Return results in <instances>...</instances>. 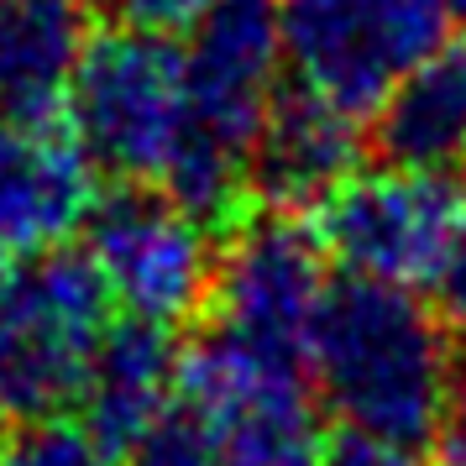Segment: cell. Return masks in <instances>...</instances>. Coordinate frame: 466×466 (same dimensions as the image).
<instances>
[{
	"instance_id": "cell-1",
	"label": "cell",
	"mask_w": 466,
	"mask_h": 466,
	"mask_svg": "<svg viewBox=\"0 0 466 466\" xmlns=\"http://www.w3.org/2000/svg\"><path fill=\"white\" fill-rule=\"evenodd\" d=\"M304 367L336 424L430 445L461 361L445 315L420 289L340 273L309 325Z\"/></svg>"
},
{
	"instance_id": "cell-2",
	"label": "cell",
	"mask_w": 466,
	"mask_h": 466,
	"mask_svg": "<svg viewBox=\"0 0 466 466\" xmlns=\"http://www.w3.org/2000/svg\"><path fill=\"white\" fill-rule=\"evenodd\" d=\"M184 121L157 189L173 194L205 226H226L252 205V152L283 89L278 0H210L184 32Z\"/></svg>"
},
{
	"instance_id": "cell-3",
	"label": "cell",
	"mask_w": 466,
	"mask_h": 466,
	"mask_svg": "<svg viewBox=\"0 0 466 466\" xmlns=\"http://www.w3.org/2000/svg\"><path fill=\"white\" fill-rule=\"evenodd\" d=\"M110 319L116 304L89 252L0 262V424L68 414Z\"/></svg>"
},
{
	"instance_id": "cell-4",
	"label": "cell",
	"mask_w": 466,
	"mask_h": 466,
	"mask_svg": "<svg viewBox=\"0 0 466 466\" xmlns=\"http://www.w3.org/2000/svg\"><path fill=\"white\" fill-rule=\"evenodd\" d=\"M64 121L89 168L116 184H157L184 121V53L173 37L110 26L85 43Z\"/></svg>"
},
{
	"instance_id": "cell-5",
	"label": "cell",
	"mask_w": 466,
	"mask_h": 466,
	"mask_svg": "<svg viewBox=\"0 0 466 466\" xmlns=\"http://www.w3.org/2000/svg\"><path fill=\"white\" fill-rule=\"evenodd\" d=\"M178 403L205 430L215 466H319L315 382L294 357L210 330L178 357Z\"/></svg>"
},
{
	"instance_id": "cell-6",
	"label": "cell",
	"mask_w": 466,
	"mask_h": 466,
	"mask_svg": "<svg viewBox=\"0 0 466 466\" xmlns=\"http://www.w3.org/2000/svg\"><path fill=\"white\" fill-rule=\"evenodd\" d=\"M85 236V252L106 283L116 315L178 330L199 309H210V226L157 184H116L106 199L95 194Z\"/></svg>"
},
{
	"instance_id": "cell-7",
	"label": "cell",
	"mask_w": 466,
	"mask_h": 466,
	"mask_svg": "<svg viewBox=\"0 0 466 466\" xmlns=\"http://www.w3.org/2000/svg\"><path fill=\"white\" fill-rule=\"evenodd\" d=\"M278 26L294 85L367 121L445 37V11L441 0H278Z\"/></svg>"
},
{
	"instance_id": "cell-8",
	"label": "cell",
	"mask_w": 466,
	"mask_h": 466,
	"mask_svg": "<svg viewBox=\"0 0 466 466\" xmlns=\"http://www.w3.org/2000/svg\"><path fill=\"white\" fill-rule=\"evenodd\" d=\"M466 194L456 178L420 168H357L346 184L319 199L315 236L330 268L351 278H378L399 289H430V278L441 268L451 231L461 220Z\"/></svg>"
},
{
	"instance_id": "cell-9",
	"label": "cell",
	"mask_w": 466,
	"mask_h": 466,
	"mask_svg": "<svg viewBox=\"0 0 466 466\" xmlns=\"http://www.w3.org/2000/svg\"><path fill=\"white\" fill-rule=\"evenodd\" d=\"M330 289V257L319 247L315 226L289 210L236 220L231 247L215 257V330L247 340L257 351L304 361L309 325Z\"/></svg>"
},
{
	"instance_id": "cell-10",
	"label": "cell",
	"mask_w": 466,
	"mask_h": 466,
	"mask_svg": "<svg viewBox=\"0 0 466 466\" xmlns=\"http://www.w3.org/2000/svg\"><path fill=\"white\" fill-rule=\"evenodd\" d=\"M95 210V168L74 137L0 121V262L68 247Z\"/></svg>"
},
{
	"instance_id": "cell-11",
	"label": "cell",
	"mask_w": 466,
	"mask_h": 466,
	"mask_svg": "<svg viewBox=\"0 0 466 466\" xmlns=\"http://www.w3.org/2000/svg\"><path fill=\"white\" fill-rule=\"evenodd\" d=\"M361 168V116L283 85L252 152V194L273 210H315Z\"/></svg>"
},
{
	"instance_id": "cell-12",
	"label": "cell",
	"mask_w": 466,
	"mask_h": 466,
	"mask_svg": "<svg viewBox=\"0 0 466 466\" xmlns=\"http://www.w3.org/2000/svg\"><path fill=\"white\" fill-rule=\"evenodd\" d=\"M178 403V351L173 330L147 319L116 315L89 357L85 388H79V420L100 435L110 456L127 451L147 424H157Z\"/></svg>"
},
{
	"instance_id": "cell-13",
	"label": "cell",
	"mask_w": 466,
	"mask_h": 466,
	"mask_svg": "<svg viewBox=\"0 0 466 466\" xmlns=\"http://www.w3.org/2000/svg\"><path fill=\"white\" fill-rule=\"evenodd\" d=\"M382 163L466 178V37L435 43L372 110Z\"/></svg>"
},
{
	"instance_id": "cell-14",
	"label": "cell",
	"mask_w": 466,
	"mask_h": 466,
	"mask_svg": "<svg viewBox=\"0 0 466 466\" xmlns=\"http://www.w3.org/2000/svg\"><path fill=\"white\" fill-rule=\"evenodd\" d=\"M85 43V0H0V121L53 127Z\"/></svg>"
},
{
	"instance_id": "cell-15",
	"label": "cell",
	"mask_w": 466,
	"mask_h": 466,
	"mask_svg": "<svg viewBox=\"0 0 466 466\" xmlns=\"http://www.w3.org/2000/svg\"><path fill=\"white\" fill-rule=\"evenodd\" d=\"M110 461L116 456L74 409L5 424V435H0V466H110Z\"/></svg>"
},
{
	"instance_id": "cell-16",
	"label": "cell",
	"mask_w": 466,
	"mask_h": 466,
	"mask_svg": "<svg viewBox=\"0 0 466 466\" xmlns=\"http://www.w3.org/2000/svg\"><path fill=\"white\" fill-rule=\"evenodd\" d=\"M110 466H215V451L205 441V430L194 424L184 403H173L157 424H147L127 451H116Z\"/></svg>"
},
{
	"instance_id": "cell-17",
	"label": "cell",
	"mask_w": 466,
	"mask_h": 466,
	"mask_svg": "<svg viewBox=\"0 0 466 466\" xmlns=\"http://www.w3.org/2000/svg\"><path fill=\"white\" fill-rule=\"evenodd\" d=\"M319 466H430V461H424V445L414 441L378 435V430H361V424H336V430H325Z\"/></svg>"
},
{
	"instance_id": "cell-18",
	"label": "cell",
	"mask_w": 466,
	"mask_h": 466,
	"mask_svg": "<svg viewBox=\"0 0 466 466\" xmlns=\"http://www.w3.org/2000/svg\"><path fill=\"white\" fill-rule=\"evenodd\" d=\"M110 11H116L121 26L157 32V37H184L210 11V0H110Z\"/></svg>"
},
{
	"instance_id": "cell-19",
	"label": "cell",
	"mask_w": 466,
	"mask_h": 466,
	"mask_svg": "<svg viewBox=\"0 0 466 466\" xmlns=\"http://www.w3.org/2000/svg\"><path fill=\"white\" fill-rule=\"evenodd\" d=\"M430 289H435V309L445 315V325L456 336H466V205H461L456 231H451V247H445L441 268L430 278Z\"/></svg>"
},
{
	"instance_id": "cell-20",
	"label": "cell",
	"mask_w": 466,
	"mask_h": 466,
	"mask_svg": "<svg viewBox=\"0 0 466 466\" xmlns=\"http://www.w3.org/2000/svg\"><path fill=\"white\" fill-rule=\"evenodd\" d=\"M430 466H466V361L456 367V382H451L441 430H435V461Z\"/></svg>"
},
{
	"instance_id": "cell-21",
	"label": "cell",
	"mask_w": 466,
	"mask_h": 466,
	"mask_svg": "<svg viewBox=\"0 0 466 466\" xmlns=\"http://www.w3.org/2000/svg\"><path fill=\"white\" fill-rule=\"evenodd\" d=\"M441 11H445V26H456L466 37V0H441Z\"/></svg>"
}]
</instances>
